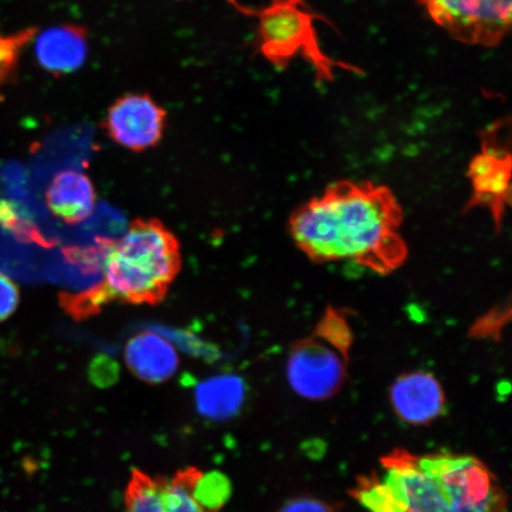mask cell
I'll use <instances>...</instances> for the list:
<instances>
[{
  "mask_svg": "<svg viewBox=\"0 0 512 512\" xmlns=\"http://www.w3.org/2000/svg\"><path fill=\"white\" fill-rule=\"evenodd\" d=\"M402 221L392 190L341 181L294 210L288 227L300 251L318 264L348 261L386 275L407 260Z\"/></svg>",
  "mask_w": 512,
  "mask_h": 512,
  "instance_id": "obj_1",
  "label": "cell"
},
{
  "mask_svg": "<svg viewBox=\"0 0 512 512\" xmlns=\"http://www.w3.org/2000/svg\"><path fill=\"white\" fill-rule=\"evenodd\" d=\"M350 495L367 512H508V496L482 460L395 448Z\"/></svg>",
  "mask_w": 512,
  "mask_h": 512,
  "instance_id": "obj_2",
  "label": "cell"
},
{
  "mask_svg": "<svg viewBox=\"0 0 512 512\" xmlns=\"http://www.w3.org/2000/svg\"><path fill=\"white\" fill-rule=\"evenodd\" d=\"M104 279L89 290L66 296L68 315L86 319L106 305L162 304L182 270L177 236L157 219L131 222L119 240L105 241Z\"/></svg>",
  "mask_w": 512,
  "mask_h": 512,
  "instance_id": "obj_3",
  "label": "cell"
},
{
  "mask_svg": "<svg viewBox=\"0 0 512 512\" xmlns=\"http://www.w3.org/2000/svg\"><path fill=\"white\" fill-rule=\"evenodd\" d=\"M242 14L255 17L256 49L274 68L285 70L297 56L310 64L318 83L335 80L337 70L362 75L363 70L326 54L319 42L317 22L334 27L329 19L313 11L307 0H271L262 8H248L229 0Z\"/></svg>",
  "mask_w": 512,
  "mask_h": 512,
  "instance_id": "obj_4",
  "label": "cell"
},
{
  "mask_svg": "<svg viewBox=\"0 0 512 512\" xmlns=\"http://www.w3.org/2000/svg\"><path fill=\"white\" fill-rule=\"evenodd\" d=\"M352 343L349 313L328 307L312 334L294 344L287 357L286 379L293 392L310 401L335 398L347 381Z\"/></svg>",
  "mask_w": 512,
  "mask_h": 512,
  "instance_id": "obj_5",
  "label": "cell"
},
{
  "mask_svg": "<svg viewBox=\"0 0 512 512\" xmlns=\"http://www.w3.org/2000/svg\"><path fill=\"white\" fill-rule=\"evenodd\" d=\"M510 120L501 119L480 133V151L471 160L467 177L472 196L466 209L483 208L489 211L502 228L511 200Z\"/></svg>",
  "mask_w": 512,
  "mask_h": 512,
  "instance_id": "obj_6",
  "label": "cell"
},
{
  "mask_svg": "<svg viewBox=\"0 0 512 512\" xmlns=\"http://www.w3.org/2000/svg\"><path fill=\"white\" fill-rule=\"evenodd\" d=\"M454 41L496 48L509 34L512 0H416Z\"/></svg>",
  "mask_w": 512,
  "mask_h": 512,
  "instance_id": "obj_7",
  "label": "cell"
},
{
  "mask_svg": "<svg viewBox=\"0 0 512 512\" xmlns=\"http://www.w3.org/2000/svg\"><path fill=\"white\" fill-rule=\"evenodd\" d=\"M113 143L132 152L155 149L165 136L168 112L147 93H127L108 107L101 124Z\"/></svg>",
  "mask_w": 512,
  "mask_h": 512,
  "instance_id": "obj_8",
  "label": "cell"
},
{
  "mask_svg": "<svg viewBox=\"0 0 512 512\" xmlns=\"http://www.w3.org/2000/svg\"><path fill=\"white\" fill-rule=\"evenodd\" d=\"M202 473L191 466L166 478L133 469L125 490V512H209L195 497Z\"/></svg>",
  "mask_w": 512,
  "mask_h": 512,
  "instance_id": "obj_9",
  "label": "cell"
},
{
  "mask_svg": "<svg viewBox=\"0 0 512 512\" xmlns=\"http://www.w3.org/2000/svg\"><path fill=\"white\" fill-rule=\"evenodd\" d=\"M389 401L400 420L416 427L431 425L446 412L445 390L428 371L400 375L390 386Z\"/></svg>",
  "mask_w": 512,
  "mask_h": 512,
  "instance_id": "obj_10",
  "label": "cell"
},
{
  "mask_svg": "<svg viewBox=\"0 0 512 512\" xmlns=\"http://www.w3.org/2000/svg\"><path fill=\"white\" fill-rule=\"evenodd\" d=\"M35 55L38 64L54 76L72 75L87 61L88 32L79 24H60L42 31L35 37Z\"/></svg>",
  "mask_w": 512,
  "mask_h": 512,
  "instance_id": "obj_11",
  "label": "cell"
},
{
  "mask_svg": "<svg viewBox=\"0 0 512 512\" xmlns=\"http://www.w3.org/2000/svg\"><path fill=\"white\" fill-rule=\"evenodd\" d=\"M125 363L138 380L149 384L168 382L177 373L179 357L168 339L156 332L134 335L125 345Z\"/></svg>",
  "mask_w": 512,
  "mask_h": 512,
  "instance_id": "obj_12",
  "label": "cell"
},
{
  "mask_svg": "<svg viewBox=\"0 0 512 512\" xmlns=\"http://www.w3.org/2000/svg\"><path fill=\"white\" fill-rule=\"evenodd\" d=\"M51 214L67 224H79L93 214L96 194L92 179L83 172L61 171L47 189Z\"/></svg>",
  "mask_w": 512,
  "mask_h": 512,
  "instance_id": "obj_13",
  "label": "cell"
},
{
  "mask_svg": "<svg viewBox=\"0 0 512 512\" xmlns=\"http://www.w3.org/2000/svg\"><path fill=\"white\" fill-rule=\"evenodd\" d=\"M246 399V382L233 374L210 377L198 384L195 390L198 413L215 421L235 418L242 411Z\"/></svg>",
  "mask_w": 512,
  "mask_h": 512,
  "instance_id": "obj_14",
  "label": "cell"
},
{
  "mask_svg": "<svg viewBox=\"0 0 512 512\" xmlns=\"http://www.w3.org/2000/svg\"><path fill=\"white\" fill-rule=\"evenodd\" d=\"M38 30L29 28L12 35L0 32V87L14 78L25 47L35 40Z\"/></svg>",
  "mask_w": 512,
  "mask_h": 512,
  "instance_id": "obj_15",
  "label": "cell"
},
{
  "mask_svg": "<svg viewBox=\"0 0 512 512\" xmlns=\"http://www.w3.org/2000/svg\"><path fill=\"white\" fill-rule=\"evenodd\" d=\"M232 484L220 472L202 473L195 486V497L209 512L219 510L229 501Z\"/></svg>",
  "mask_w": 512,
  "mask_h": 512,
  "instance_id": "obj_16",
  "label": "cell"
},
{
  "mask_svg": "<svg viewBox=\"0 0 512 512\" xmlns=\"http://www.w3.org/2000/svg\"><path fill=\"white\" fill-rule=\"evenodd\" d=\"M511 307L510 304L497 305L482 317H479L472 324L469 335L476 339H492V341H501L505 326L510 322Z\"/></svg>",
  "mask_w": 512,
  "mask_h": 512,
  "instance_id": "obj_17",
  "label": "cell"
},
{
  "mask_svg": "<svg viewBox=\"0 0 512 512\" xmlns=\"http://www.w3.org/2000/svg\"><path fill=\"white\" fill-rule=\"evenodd\" d=\"M21 294L15 281L0 272V323L8 320L18 309Z\"/></svg>",
  "mask_w": 512,
  "mask_h": 512,
  "instance_id": "obj_18",
  "label": "cell"
},
{
  "mask_svg": "<svg viewBox=\"0 0 512 512\" xmlns=\"http://www.w3.org/2000/svg\"><path fill=\"white\" fill-rule=\"evenodd\" d=\"M278 512H337L332 505L315 497L302 496L290 499Z\"/></svg>",
  "mask_w": 512,
  "mask_h": 512,
  "instance_id": "obj_19",
  "label": "cell"
}]
</instances>
